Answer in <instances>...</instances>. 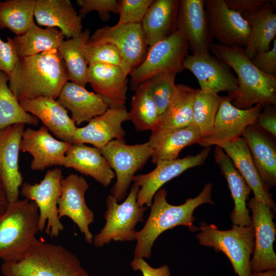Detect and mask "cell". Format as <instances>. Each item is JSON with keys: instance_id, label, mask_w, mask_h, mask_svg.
I'll list each match as a JSON object with an SVG mask.
<instances>
[{"instance_id": "7bdbcfd3", "label": "cell", "mask_w": 276, "mask_h": 276, "mask_svg": "<svg viewBox=\"0 0 276 276\" xmlns=\"http://www.w3.org/2000/svg\"><path fill=\"white\" fill-rule=\"evenodd\" d=\"M76 3L81 8L79 15L82 18L90 12L96 11L100 18L106 21L110 18V12H119V1L117 0H77Z\"/></svg>"}, {"instance_id": "4dcf8cb0", "label": "cell", "mask_w": 276, "mask_h": 276, "mask_svg": "<svg viewBox=\"0 0 276 276\" xmlns=\"http://www.w3.org/2000/svg\"><path fill=\"white\" fill-rule=\"evenodd\" d=\"M254 194V197L275 212L272 194L262 180L242 137L222 147Z\"/></svg>"}, {"instance_id": "ac0fdd59", "label": "cell", "mask_w": 276, "mask_h": 276, "mask_svg": "<svg viewBox=\"0 0 276 276\" xmlns=\"http://www.w3.org/2000/svg\"><path fill=\"white\" fill-rule=\"evenodd\" d=\"M25 124L12 125L0 130V179L9 203L18 200L23 177L19 169V152Z\"/></svg>"}, {"instance_id": "7c38bea8", "label": "cell", "mask_w": 276, "mask_h": 276, "mask_svg": "<svg viewBox=\"0 0 276 276\" xmlns=\"http://www.w3.org/2000/svg\"><path fill=\"white\" fill-rule=\"evenodd\" d=\"M262 109L260 103L249 109L238 108L232 104L227 96L221 97L213 127L198 144L204 148L222 147L232 143L241 137L248 126L256 124Z\"/></svg>"}, {"instance_id": "816d5d0a", "label": "cell", "mask_w": 276, "mask_h": 276, "mask_svg": "<svg viewBox=\"0 0 276 276\" xmlns=\"http://www.w3.org/2000/svg\"><path fill=\"white\" fill-rule=\"evenodd\" d=\"M0 2H1V1H0Z\"/></svg>"}, {"instance_id": "3957f363", "label": "cell", "mask_w": 276, "mask_h": 276, "mask_svg": "<svg viewBox=\"0 0 276 276\" xmlns=\"http://www.w3.org/2000/svg\"><path fill=\"white\" fill-rule=\"evenodd\" d=\"M210 51L237 75V88L227 93L234 106L246 109L258 103L275 106L276 76L260 71L245 55L243 48L212 43Z\"/></svg>"}, {"instance_id": "277c9868", "label": "cell", "mask_w": 276, "mask_h": 276, "mask_svg": "<svg viewBox=\"0 0 276 276\" xmlns=\"http://www.w3.org/2000/svg\"><path fill=\"white\" fill-rule=\"evenodd\" d=\"M1 269L4 276H91L70 251L36 238L19 259L4 262Z\"/></svg>"}, {"instance_id": "f35d334b", "label": "cell", "mask_w": 276, "mask_h": 276, "mask_svg": "<svg viewBox=\"0 0 276 276\" xmlns=\"http://www.w3.org/2000/svg\"><path fill=\"white\" fill-rule=\"evenodd\" d=\"M221 97L198 89L193 103V123L198 129L202 139L211 131Z\"/></svg>"}, {"instance_id": "f1b7e54d", "label": "cell", "mask_w": 276, "mask_h": 276, "mask_svg": "<svg viewBox=\"0 0 276 276\" xmlns=\"http://www.w3.org/2000/svg\"><path fill=\"white\" fill-rule=\"evenodd\" d=\"M63 166L72 168L90 176L106 187L116 175L99 149L84 144H71L65 156Z\"/></svg>"}, {"instance_id": "484cf974", "label": "cell", "mask_w": 276, "mask_h": 276, "mask_svg": "<svg viewBox=\"0 0 276 276\" xmlns=\"http://www.w3.org/2000/svg\"><path fill=\"white\" fill-rule=\"evenodd\" d=\"M241 137L246 142L260 177L269 189L276 185V145L274 137L256 124L248 126Z\"/></svg>"}, {"instance_id": "ee69618b", "label": "cell", "mask_w": 276, "mask_h": 276, "mask_svg": "<svg viewBox=\"0 0 276 276\" xmlns=\"http://www.w3.org/2000/svg\"><path fill=\"white\" fill-rule=\"evenodd\" d=\"M19 59L13 38L4 41L0 37V71L9 76Z\"/></svg>"}, {"instance_id": "83f0119b", "label": "cell", "mask_w": 276, "mask_h": 276, "mask_svg": "<svg viewBox=\"0 0 276 276\" xmlns=\"http://www.w3.org/2000/svg\"><path fill=\"white\" fill-rule=\"evenodd\" d=\"M57 101L71 111V118L78 125L89 122L108 108L100 95L73 82L67 81L64 84Z\"/></svg>"}, {"instance_id": "7a4b0ae2", "label": "cell", "mask_w": 276, "mask_h": 276, "mask_svg": "<svg viewBox=\"0 0 276 276\" xmlns=\"http://www.w3.org/2000/svg\"><path fill=\"white\" fill-rule=\"evenodd\" d=\"M212 187V183H206L197 196L189 198L178 205L168 202L167 192L165 188L158 190L153 196L150 213L144 227L136 231L134 257L150 259L156 239L168 229L183 225L187 226L191 232L199 231V227L194 225L195 217L193 213L200 205L215 204L211 198Z\"/></svg>"}, {"instance_id": "e0dca14e", "label": "cell", "mask_w": 276, "mask_h": 276, "mask_svg": "<svg viewBox=\"0 0 276 276\" xmlns=\"http://www.w3.org/2000/svg\"><path fill=\"white\" fill-rule=\"evenodd\" d=\"M182 66L194 75L201 90L218 94L223 91L232 92L237 88L238 79L231 67L210 52L187 55Z\"/></svg>"}, {"instance_id": "74e56055", "label": "cell", "mask_w": 276, "mask_h": 276, "mask_svg": "<svg viewBox=\"0 0 276 276\" xmlns=\"http://www.w3.org/2000/svg\"><path fill=\"white\" fill-rule=\"evenodd\" d=\"M9 77L0 71V130L17 124L37 126L39 120L26 111L10 89Z\"/></svg>"}, {"instance_id": "8992f818", "label": "cell", "mask_w": 276, "mask_h": 276, "mask_svg": "<svg viewBox=\"0 0 276 276\" xmlns=\"http://www.w3.org/2000/svg\"><path fill=\"white\" fill-rule=\"evenodd\" d=\"M196 235L199 244L222 252L230 261L237 276H250L249 261L253 253L255 232L252 225L232 224L228 230H220L214 224L200 223Z\"/></svg>"}, {"instance_id": "cb8c5ba5", "label": "cell", "mask_w": 276, "mask_h": 276, "mask_svg": "<svg viewBox=\"0 0 276 276\" xmlns=\"http://www.w3.org/2000/svg\"><path fill=\"white\" fill-rule=\"evenodd\" d=\"M128 80L120 67L105 64L88 65L87 82L108 108L125 106Z\"/></svg>"}, {"instance_id": "6da1fadb", "label": "cell", "mask_w": 276, "mask_h": 276, "mask_svg": "<svg viewBox=\"0 0 276 276\" xmlns=\"http://www.w3.org/2000/svg\"><path fill=\"white\" fill-rule=\"evenodd\" d=\"M8 77L9 87L19 101L46 97L57 99L70 80L58 50L20 58Z\"/></svg>"}, {"instance_id": "4fadbf2b", "label": "cell", "mask_w": 276, "mask_h": 276, "mask_svg": "<svg viewBox=\"0 0 276 276\" xmlns=\"http://www.w3.org/2000/svg\"><path fill=\"white\" fill-rule=\"evenodd\" d=\"M251 211L252 225L255 232L253 256L249 261L251 272L276 269V254L273 243L276 226L274 212L269 206L254 197L246 202Z\"/></svg>"}, {"instance_id": "9c48e42d", "label": "cell", "mask_w": 276, "mask_h": 276, "mask_svg": "<svg viewBox=\"0 0 276 276\" xmlns=\"http://www.w3.org/2000/svg\"><path fill=\"white\" fill-rule=\"evenodd\" d=\"M61 169L49 170L39 183H24L20 193L25 199L34 202L39 211L38 228L44 229L51 238L57 237L64 229L58 213V201L61 194Z\"/></svg>"}, {"instance_id": "5bb4252c", "label": "cell", "mask_w": 276, "mask_h": 276, "mask_svg": "<svg viewBox=\"0 0 276 276\" xmlns=\"http://www.w3.org/2000/svg\"><path fill=\"white\" fill-rule=\"evenodd\" d=\"M211 149L210 147H204L195 155L159 162L151 172L134 175L132 178L133 185L140 188L136 199L137 204L140 206H151L154 194L165 183L187 170L202 165L208 157Z\"/></svg>"}, {"instance_id": "ffe728a7", "label": "cell", "mask_w": 276, "mask_h": 276, "mask_svg": "<svg viewBox=\"0 0 276 276\" xmlns=\"http://www.w3.org/2000/svg\"><path fill=\"white\" fill-rule=\"evenodd\" d=\"M176 31L189 44L193 54L210 52V36L204 0H180Z\"/></svg>"}, {"instance_id": "e575fe53", "label": "cell", "mask_w": 276, "mask_h": 276, "mask_svg": "<svg viewBox=\"0 0 276 276\" xmlns=\"http://www.w3.org/2000/svg\"><path fill=\"white\" fill-rule=\"evenodd\" d=\"M90 36L89 30L86 29L76 37L64 40L58 49L65 63L70 80L84 87L88 83V65L84 49Z\"/></svg>"}, {"instance_id": "d6a6232c", "label": "cell", "mask_w": 276, "mask_h": 276, "mask_svg": "<svg viewBox=\"0 0 276 276\" xmlns=\"http://www.w3.org/2000/svg\"><path fill=\"white\" fill-rule=\"evenodd\" d=\"M198 89L177 84L168 105L160 117L158 127L176 129L193 124V103Z\"/></svg>"}, {"instance_id": "ba28073f", "label": "cell", "mask_w": 276, "mask_h": 276, "mask_svg": "<svg viewBox=\"0 0 276 276\" xmlns=\"http://www.w3.org/2000/svg\"><path fill=\"white\" fill-rule=\"evenodd\" d=\"M100 151L115 173L117 179L110 193L120 202L127 196L135 173L151 157V149L148 142L128 145L122 139L111 141Z\"/></svg>"}, {"instance_id": "f907efd6", "label": "cell", "mask_w": 276, "mask_h": 276, "mask_svg": "<svg viewBox=\"0 0 276 276\" xmlns=\"http://www.w3.org/2000/svg\"><path fill=\"white\" fill-rule=\"evenodd\" d=\"M250 276H276V269L263 272H251Z\"/></svg>"}, {"instance_id": "1f68e13d", "label": "cell", "mask_w": 276, "mask_h": 276, "mask_svg": "<svg viewBox=\"0 0 276 276\" xmlns=\"http://www.w3.org/2000/svg\"><path fill=\"white\" fill-rule=\"evenodd\" d=\"M275 1H269L258 12L243 18L250 28L248 40L244 53L251 59L256 54L270 50V44L275 39Z\"/></svg>"}, {"instance_id": "44dd1931", "label": "cell", "mask_w": 276, "mask_h": 276, "mask_svg": "<svg viewBox=\"0 0 276 276\" xmlns=\"http://www.w3.org/2000/svg\"><path fill=\"white\" fill-rule=\"evenodd\" d=\"M128 120L129 112L125 106L108 108L85 126L77 127L71 144H89L100 150L112 140L124 139L125 131L122 125Z\"/></svg>"}, {"instance_id": "30bf717a", "label": "cell", "mask_w": 276, "mask_h": 276, "mask_svg": "<svg viewBox=\"0 0 276 276\" xmlns=\"http://www.w3.org/2000/svg\"><path fill=\"white\" fill-rule=\"evenodd\" d=\"M189 47L177 31L149 47L144 60L130 74L131 89L135 91L141 83L158 73L181 72Z\"/></svg>"}, {"instance_id": "8d00e7d4", "label": "cell", "mask_w": 276, "mask_h": 276, "mask_svg": "<svg viewBox=\"0 0 276 276\" xmlns=\"http://www.w3.org/2000/svg\"><path fill=\"white\" fill-rule=\"evenodd\" d=\"M129 118L138 131H151L158 127L159 116L150 95L147 81L141 83L135 90L132 98Z\"/></svg>"}, {"instance_id": "c3c4849f", "label": "cell", "mask_w": 276, "mask_h": 276, "mask_svg": "<svg viewBox=\"0 0 276 276\" xmlns=\"http://www.w3.org/2000/svg\"><path fill=\"white\" fill-rule=\"evenodd\" d=\"M130 265L133 270L140 271L143 276H171L170 268L167 265L154 268L142 258L134 257Z\"/></svg>"}, {"instance_id": "f6af8a7d", "label": "cell", "mask_w": 276, "mask_h": 276, "mask_svg": "<svg viewBox=\"0 0 276 276\" xmlns=\"http://www.w3.org/2000/svg\"><path fill=\"white\" fill-rule=\"evenodd\" d=\"M250 60L263 73L276 76V39L273 41L272 47L269 50L256 54Z\"/></svg>"}, {"instance_id": "b9f144b4", "label": "cell", "mask_w": 276, "mask_h": 276, "mask_svg": "<svg viewBox=\"0 0 276 276\" xmlns=\"http://www.w3.org/2000/svg\"><path fill=\"white\" fill-rule=\"evenodd\" d=\"M153 0L119 1V21L116 26L141 24L144 16Z\"/></svg>"}, {"instance_id": "d6986e66", "label": "cell", "mask_w": 276, "mask_h": 276, "mask_svg": "<svg viewBox=\"0 0 276 276\" xmlns=\"http://www.w3.org/2000/svg\"><path fill=\"white\" fill-rule=\"evenodd\" d=\"M71 143L57 140L44 126L35 130L25 129L20 144V151L29 153L33 157L30 168L43 171L53 166H63L65 153Z\"/></svg>"}, {"instance_id": "9a60e30c", "label": "cell", "mask_w": 276, "mask_h": 276, "mask_svg": "<svg viewBox=\"0 0 276 276\" xmlns=\"http://www.w3.org/2000/svg\"><path fill=\"white\" fill-rule=\"evenodd\" d=\"M204 7L212 38L223 45L245 47L250 28L242 16L228 8L224 0H204Z\"/></svg>"}, {"instance_id": "8fae6325", "label": "cell", "mask_w": 276, "mask_h": 276, "mask_svg": "<svg viewBox=\"0 0 276 276\" xmlns=\"http://www.w3.org/2000/svg\"><path fill=\"white\" fill-rule=\"evenodd\" d=\"M87 43L113 45L122 56L123 64L121 69L126 76L144 60L149 48L141 24L104 26L97 29Z\"/></svg>"}, {"instance_id": "681fc988", "label": "cell", "mask_w": 276, "mask_h": 276, "mask_svg": "<svg viewBox=\"0 0 276 276\" xmlns=\"http://www.w3.org/2000/svg\"><path fill=\"white\" fill-rule=\"evenodd\" d=\"M8 204L6 193L0 179V217L6 211Z\"/></svg>"}, {"instance_id": "60d3db41", "label": "cell", "mask_w": 276, "mask_h": 276, "mask_svg": "<svg viewBox=\"0 0 276 276\" xmlns=\"http://www.w3.org/2000/svg\"><path fill=\"white\" fill-rule=\"evenodd\" d=\"M88 65L105 64L118 66L122 68L123 61L118 50L108 43L89 44L86 43L84 49Z\"/></svg>"}, {"instance_id": "d4e9b609", "label": "cell", "mask_w": 276, "mask_h": 276, "mask_svg": "<svg viewBox=\"0 0 276 276\" xmlns=\"http://www.w3.org/2000/svg\"><path fill=\"white\" fill-rule=\"evenodd\" d=\"M214 155L221 174L227 182L234 200V208L229 215L233 224L241 226L251 225L250 211L246 206L251 189L222 148L215 146Z\"/></svg>"}, {"instance_id": "5b68a950", "label": "cell", "mask_w": 276, "mask_h": 276, "mask_svg": "<svg viewBox=\"0 0 276 276\" xmlns=\"http://www.w3.org/2000/svg\"><path fill=\"white\" fill-rule=\"evenodd\" d=\"M36 204L24 199L9 203L0 217V259H19L28 250L39 232Z\"/></svg>"}, {"instance_id": "d590c367", "label": "cell", "mask_w": 276, "mask_h": 276, "mask_svg": "<svg viewBox=\"0 0 276 276\" xmlns=\"http://www.w3.org/2000/svg\"><path fill=\"white\" fill-rule=\"evenodd\" d=\"M36 0H9L0 2V29L7 28L16 36L25 34L35 24Z\"/></svg>"}, {"instance_id": "603a6c76", "label": "cell", "mask_w": 276, "mask_h": 276, "mask_svg": "<svg viewBox=\"0 0 276 276\" xmlns=\"http://www.w3.org/2000/svg\"><path fill=\"white\" fill-rule=\"evenodd\" d=\"M201 139L198 128L193 123L180 128L156 127L151 130L148 141L152 150L151 162L156 165L161 161L176 159L183 148L198 144Z\"/></svg>"}, {"instance_id": "7402d4cb", "label": "cell", "mask_w": 276, "mask_h": 276, "mask_svg": "<svg viewBox=\"0 0 276 276\" xmlns=\"http://www.w3.org/2000/svg\"><path fill=\"white\" fill-rule=\"evenodd\" d=\"M23 109L41 121L43 126L60 141L72 143L76 124L56 99L40 97L19 101Z\"/></svg>"}, {"instance_id": "836d02e7", "label": "cell", "mask_w": 276, "mask_h": 276, "mask_svg": "<svg viewBox=\"0 0 276 276\" xmlns=\"http://www.w3.org/2000/svg\"><path fill=\"white\" fill-rule=\"evenodd\" d=\"M65 37L58 28H42L34 24L25 34L15 36L13 39L20 58L58 50Z\"/></svg>"}, {"instance_id": "4316f807", "label": "cell", "mask_w": 276, "mask_h": 276, "mask_svg": "<svg viewBox=\"0 0 276 276\" xmlns=\"http://www.w3.org/2000/svg\"><path fill=\"white\" fill-rule=\"evenodd\" d=\"M34 16L39 26L59 28L67 38L82 32V18L70 0H36Z\"/></svg>"}, {"instance_id": "bcb514c9", "label": "cell", "mask_w": 276, "mask_h": 276, "mask_svg": "<svg viewBox=\"0 0 276 276\" xmlns=\"http://www.w3.org/2000/svg\"><path fill=\"white\" fill-rule=\"evenodd\" d=\"M228 8L244 17L259 11L269 0H224Z\"/></svg>"}, {"instance_id": "f546056e", "label": "cell", "mask_w": 276, "mask_h": 276, "mask_svg": "<svg viewBox=\"0 0 276 276\" xmlns=\"http://www.w3.org/2000/svg\"><path fill=\"white\" fill-rule=\"evenodd\" d=\"M179 4V0L153 1L141 24L148 47L176 31Z\"/></svg>"}, {"instance_id": "2e32d148", "label": "cell", "mask_w": 276, "mask_h": 276, "mask_svg": "<svg viewBox=\"0 0 276 276\" xmlns=\"http://www.w3.org/2000/svg\"><path fill=\"white\" fill-rule=\"evenodd\" d=\"M88 188V183L81 175L72 173L63 178L58 213L59 219L70 218L78 226L85 242L91 244L94 236L89 226L94 221L95 215L85 201V194Z\"/></svg>"}, {"instance_id": "52a82bcc", "label": "cell", "mask_w": 276, "mask_h": 276, "mask_svg": "<svg viewBox=\"0 0 276 276\" xmlns=\"http://www.w3.org/2000/svg\"><path fill=\"white\" fill-rule=\"evenodd\" d=\"M140 188L134 185L131 187L126 198L121 203L111 194L106 199L107 209L104 212L105 224L95 235L93 243L96 247H101L111 241H132L135 240V226L144 221V214L147 206H139L137 195Z\"/></svg>"}, {"instance_id": "ab89813d", "label": "cell", "mask_w": 276, "mask_h": 276, "mask_svg": "<svg viewBox=\"0 0 276 276\" xmlns=\"http://www.w3.org/2000/svg\"><path fill=\"white\" fill-rule=\"evenodd\" d=\"M176 74L172 72L160 73L147 80L150 95L160 118L164 113L174 93Z\"/></svg>"}, {"instance_id": "7dc6e473", "label": "cell", "mask_w": 276, "mask_h": 276, "mask_svg": "<svg viewBox=\"0 0 276 276\" xmlns=\"http://www.w3.org/2000/svg\"><path fill=\"white\" fill-rule=\"evenodd\" d=\"M274 139L276 137V109L273 105L263 106L256 124Z\"/></svg>"}]
</instances>
